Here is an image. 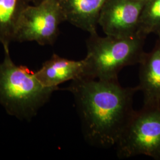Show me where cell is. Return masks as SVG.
I'll list each match as a JSON object with an SVG mask.
<instances>
[{
    "mask_svg": "<svg viewBox=\"0 0 160 160\" xmlns=\"http://www.w3.org/2000/svg\"><path fill=\"white\" fill-rule=\"evenodd\" d=\"M74 98L86 141L92 146H116L135 110V87H124L119 81L81 78L65 89Z\"/></svg>",
    "mask_w": 160,
    "mask_h": 160,
    "instance_id": "obj_1",
    "label": "cell"
},
{
    "mask_svg": "<svg viewBox=\"0 0 160 160\" xmlns=\"http://www.w3.org/2000/svg\"><path fill=\"white\" fill-rule=\"evenodd\" d=\"M0 62V105L20 120H32L59 88L42 85L27 67L14 63L9 48Z\"/></svg>",
    "mask_w": 160,
    "mask_h": 160,
    "instance_id": "obj_2",
    "label": "cell"
},
{
    "mask_svg": "<svg viewBox=\"0 0 160 160\" xmlns=\"http://www.w3.org/2000/svg\"><path fill=\"white\" fill-rule=\"evenodd\" d=\"M145 39L138 34L128 38L90 34L86 41L87 78L118 81L120 71L139 63L145 52Z\"/></svg>",
    "mask_w": 160,
    "mask_h": 160,
    "instance_id": "obj_3",
    "label": "cell"
},
{
    "mask_svg": "<svg viewBox=\"0 0 160 160\" xmlns=\"http://www.w3.org/2000/svg\"><path fill=\"white\" fill-rule=\"evenodd\" d=\"M116 147L119 158L143 155L160 160V108L135 111Z\"/></svg>",
    "mask_w": 160,
    "mask_h": 160,
    "instance_id": "obj_4",
    "label": "cell"
},
{
    "mask_svg": "<svg viewBox=\"0 0 160 160\" xmlns=\"http://www.w3.org/2000/svg\"><path fill=\"white\" fill-rule=\"evenodd\" d=\"M63 22L65 20L59 0H43L38 4H29L20 14L14 42H36L42 46L53 45Z\"/></svg>",
    "mask_w": 160,
    "mask_h": 160,
    "instance_id": "obj_5",
    "label": "cell"
},
{
    "mask_svg": "<svg viewBox=\"0 0 160 160\" xmlns=\"http://www.w3.org/2000/svg\"><path fill=\"white\" fill-rule=\"evenodd\" d=\"M144 5L138 0H107L98 23L106 35L118 38L136 36Z\"/></svg>",
    "mask_w": 160,
    "mask_h": 160,
    "instance_id": "obj_6",
    "label": "cell"
},
{
    "mask_svg": "<svg viewBox=\"0 0 160 160\" xmlns=\"http://www.w3.org/2000/svg\"><path fill=\"white\" fill-rule=\"evenodd\" d=\"M34 74L42 85L59 88L60 84L69 81L87 78L86 61L84 59L70 60L53 54Z\"/></svg>",
    "mask_w": 160,
    "mask_h": 160,
    "instance_id": "obj_7",
    "label": "cell"
},
{
    "mask_svg": "<svg viewBox=\"0 0 160 160\" xmlns=\"http://www.w3.org/2000/svg\"><path fill=\"white\" fill-rule=\"evenodd\" d=\"M139 64L137 87L143 95V106L160 108V38L151 51L144 53Z\"/></svg>",
    "mask_w": 160,
    "mask_h": 160,
    "instance_id": "obj_8",
    "label": "cell"
},
{
    "mask_svg": "<svg viewBox=\"0 0 160 160\" xmlns=\"http://www.w3.org/2000/svg\"><path fill=\"white\" fill-rule=\"evenodd\" d=\"M107 0H59L65 20L90 34L97 33L100 12Z\"/></svg>",
    "mask_w": 160,
    "mask_h": 160,
    "instance_id": "obj_9",
    "label": "cell"
},
{
    "mask_svg": "<svg viewBox=\"0 0 160 160\" xmlns=\"http://www.w3.org/2000/svg\"><path fill=\"white\" fill-rule=\"evenodd\" d=\"M29 4L27 0H0V44L3 48L14 42L20 14Z\"/></svg>",
    "mask_w": 160,
    "mask_h": 160,
    "instance_id": "obj_10",
    "label": "cell"
},
{
    "mask_svg": "<svg viewBox=\"0 0 160 160\" xmlns=\"http://www.w3.org/2000/svg\"><path fill=\"white\" fill-rule=\"evenodd\" d=\"M160 33V0H149L141 12L137 33L144 39L151 33Z\"/></svg>",
    "mask_w": 160,
    "mask_h": 160,
    "instance_id": "obj_11",
    "label": "cell"
},
{
    "mask_svg": "<svg viewBox=\"0 0 160 160\" xmlns=\"http://www.w3.org/2000/svg\"><path fill=\"white\" fill-rule=\"evenodd\" d=\"M28 1L29 4H38L40 2H41L43 0H27Z\"/></svg>",
    "mask_w": 160,
    "mask_h": 160,
    "instance_id": "obj_12",
    "label": "cell"
},
{
    "mask_svg": "<svg viewBox=\"0 0 160 160\" xmlns=\"http://www.w3.org/2000/svg\"><path fill=\"white\" fill-rule=\"evenodd\" d=\"M138 1H140V2H142L143 4H145L146 2H147L149 0H138Z\"/></svg>",
    "mask_w": 160,
    "mask_h": 160,
    "instance_id": "obj_13",
    "label": "cell"
},
{
    "mask_svg": "<svg viewBox=\"0 0 160 160\" xmlns=\"http://www.w3.org/2000/svg\"><path fill=\"white\" fill-rule=\"evenodd\" d=\"M158 38H160V34H158Z\"/></svg>",
    "mask_w": 160,
    "mask_h": 160,
    "instance_id": "obj_14",
    "label": "cell"
}]
</instances>
